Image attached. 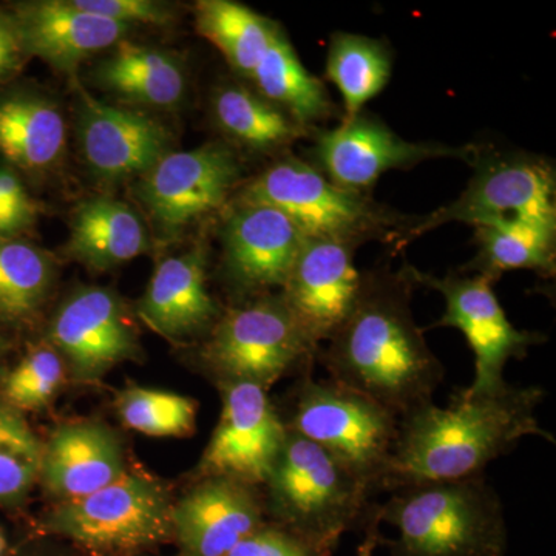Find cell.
<instances>
[{"instance_id": "5bb4252c", "label": "cell", "mask_w": 556, "mask_h": 556, "mask_svg": "<svg viewBox=\"0 0 556 556\" xmlns=\"http://www.w3.org/2000/svg\"><path fill=\"white\" fill-rule=\"evenodd\" d=\"M49 339L78 382H97L110 369L141 354L123 302L101 287L72 292L51 320Z\"/></svg>"}, {"instance_id": "cb8c5ba5", "label": "cell", "mask_w": 556, "mask_h": 556, "mask_svg": "<svg viewBox=\"0 0 556 556\" xmlns=\"http://www.w3.org/2000/svg\"><path fill=\"white\" fill-rule=\"evenodd\" d=\"M67 144L60 108L39 94L17 93L0 100V155L27 172L53 169Z\"/></svg>"}, {"instance_id": "7c38bea8", "label": "cell", "mask_w": 556, "mask_h": 556, "mask_svg": "<svg viewBox=\"0 0 556 556\" xmlns=\"http://www.w3.org/2000/svg\"><path fill=\"white\" fill-rule=\"evenodd\" d=\"M477 152L478 146L452 148L438 142L408 141L382 121L362 112L317 135L311 164L339 188L368 195V190L387 172L438 159L471 161Z\"/></svg>"}, {"instance_id": "ac0fdd59", "label": "cell", "mask_w": 556, "mask_h": 556, "mask_svg": "<svg viewBox=\"0 0 556 556\" xmlns=\"http://www.w3.org/2000/svg\"><path fill=\"white\" fill-rule=\"evenodd\" d=\"M258 486L203 478L172 508V527L190 556H226L266 522Z\"/></svg>"}, {"instance_id": "f1b7e54d", "label": "cell", "mask_w": 556, "mask_h": 556, "mask_svg": "<svg viewBox=\"0 0 556 556\" xmlns=\"http://www.w3.org/2000/svg\"><path fill=\"white\" fill-rule=\"evenodd\" d=\"M276 24L232 0H201L195 5L197 31L247 79L268 49Z\"/></svg>"}, {"instance_id": "9a60e30c", "label": "cell", "mask_w": 556, "mask_h": 556, "mask_svg": "<svg viewBox=\"0 0 556 556\" xmlns=\"http://www.w3.org/2000/svg\"><path fill=\"white\" fill-rule=\"evenodd\" d=\"M76 91L80 153L94 178L119 182L142 177L172 152L174 137L160 121L102 102L80 86Z\"/></svg>"}, {"instance_id": "5b68a950", "label": "cell", "mask_w": 556, "mask_h": 556, "mask_svg": "<svg viewBox=\"0 0 556 556\" xmlns=\"http://www.w3.org/2000/svg\"><path fill=\"white\" fill-rule=\"evenodd\" d=\"M285 426L336 457L375 495L383 492L399 417L378 402L308 371L300 378Z\"/></svg>"}, {"instance_id": "52a82bcc", "label": "cell", "mask_w": 556, "mask_h": 556, "mask_svg": "<svg viewBox=\"0 0 556 556\" xmlns=\"http://www.w3.org/2000/svg\"><path fill=\"white\" fill-rule=\"evenodd\" d=\"M318 350L278 292L223 313L201 348V361L219 386L249 382L269 390L291 372L313 371Z\"/></svg>"}, {"instance_id": "4fadbf2b", "label": "cell", "mask_w": 556, "mask_h": 556, "mask_svg": "<svg viewBox=\"0 0 556 556\" xmlns=\"http://www.w3.org/2000/svg\"><path fill=\"white\" fill-rule=\"evenodd\" d=\"M222 415L199 471L201 478H229L263 486L287 442L288 428L268 390L249 382L219 386Z\"/></svg>"}, {"instance_id": "d4e9b609", "label": "cell", "mask_w": 556, "mask_h": 556, "mask_svg": "<svg viewBox=\"0 0 556 556\" xmlns=\"http://www.w3.org/2000/svg\"><path fill=\"white\" fill-rule=\"evenodd\" d=\"M249 79L265 100L306 129L338 113L325 84L300 62L287 33L278 24L270 35L268 49Z\"/></svg>"}, {"instance_id": "60d3db41", "label": "cell", "mask_w": 556, "mask_h": 556, "mask_svg": "<svg viewBox=\"0 0 556 556\" xmlns=\"http://www.w3.org/2000/svg\"><path fill=\"white\" fill-rule=\"evenodd\" d=\"M3 378H5V371H3L2 368H0V382H2Z\"/></svg>"}, {"instance_id": "74e56055", "label": "cell", "mask_w": 556, "mask_h": 556, "mask_svg": "<svg viewBox=\"0 0 556 556\" xmlns=\"http://www.w3.org/2000/svg\"><path fill=\"white\" fill-rule=\"evenodd\" d=\"M379 526L378 510H376L375 517L369 519L368 525L364 527L365 538L361 546L357 547V556H372L376 548L382 546L386 536L380 532Z\"/></svg>"}, {"instance_id": "44dd1931", "label": "cell", "mask_w": 556, "mask_h": 556, "mask_svg": "<svg viewBox=\"0 0 556 556\" xmlns=\"http://www.w3.org/2000/svg\"><path fill=\"white\" fill-rule=\"evenodd\" d=\"M126 471L118 437L104 424L78 420L58 427L43 444L39 481L62 503L90 495Z\"/></svg>"}, {"instance_id": "9c48e42d", "label": "cell", "mask_w": 556, "mask_h": 556, "mask_svg": "<svg viewBox=\"0 0 556 556\" xmlns=\"http://www.w3.org/2000/svg\"><path fill=\"white\" fill-rule=\"evenodd\" d=\"M470 163L475 175L459 199L426 217L408 219L394 237L397 251L447 223H467L473 228L517 219L556 223V178L551 161L478 148Z\"/></svg>"}, {"instance_id": "8992f818", "label": "cell", "mask_w": 556, "mask_h": 556, "mask_svg": "<svg viewBox=\"0 0 556 556\" xmlns=\"http://www.w3.org/2000/svg\"><path fill=\"white\" fill-rule=\"evenodd\" d=\"M240 201L266 204L287 215L305 237L361 244L394 240L408 218L350 192L325 177L309 161L288 156L244 186Z\"/></svg>"}, {"instance_id": "603a6c76", "label": "cell", "mask_w": 556, "mask_h": 556, "mask_svg": "<svg viewBox=\"0 0 556 556\" xmlns=\"http://www.w3.org/2000/svg\"><path fill=\"white\" fill-rule=\"evenodd\" d=\"M102 89L130 104L174 109L185 100L186 73L174 54L121 40L94 68Z\"/></svg>"}, {"instance_id": "6da1fadb", "label": "cell", "mask_w": 556, "mask_h": 556, "mask_svg": "<svg viewBox=\"0 0 556 556\" xmlns=\"http://www.w3.org/2000/svg\"><path fill=\"white\" fill-rule=\"evenodd\" d=\"M407 270L362 274L356 302L318 350L329 379L378 402L399 419L433 402L444 367L413 317Z\"/></svg>"}, {"instance_id": "d590c367", "label": "cell", "mask_w": 556, "mask_h": 556, "mask_svg": "<svg viewBox=\"0 0 556 556\" xmlns=\"http://www.w3.org/2000/svg\"><path fill=\"white\" fill-rule=\"evenodd\" d=\"M0 207L5 217L10 239L22 230L30 228L35 223V203L21 179L10 169H0Z\"/></svg>"}, {"instance_id": "d6a6232c", "label": "cell", "mask_w": 556, "mask_h": 556, "mask_svg": "<svg viewBox=\"0 0 556 556\" xmlns=\"http://www.w3.org/2000/svg\"><path fill=\"white\" fill-rule=\"evenodd\" d=\"M64 380V358L51 345L38 346L5 375L3 399L17 412H38L50 404Z\"/></svg>"}, {"instance_id": "e575fe53", "label": "cell", "mask_w": 556, "mask_h": 556, "mask_svg": "<svg viewBox=\"0 0 556 556\" xmlns=\"http://www.w3.org/2000/svg\"><path fill=\"white\" fill-rule=\"evenodd\" d=\"M75 3L89 13L127 27H134L135 24L169 25L175 21L172 7L155 0H75Z\"/></svg>"}, {"instance_id": "f35d334b", "label": "cell", "mask_w": 556, "mask_h": 556, "mask_svg": "<svg viewBox=\"0 0 556 556\" xmlns=\"http://www.w3.org/2000/svg\"><path fill=\"white\" fill-rule=\"evenodd\" d=\"M0 237H7V239H10L9 229H7L5 217H3L2 207H0Z\"/></svg>"}, {"instance_id": "ba28073f", "label": "cell", "mask_w": 556, "mask_h": 556, "mask_svg": "<svg viewBox=\"0 0 556 556\" xmlns=\"http://www.w3.org/2000/svg\"><path fill=\"white\" fill-rule=\"evenodd\" d=\"M172 508L159 482L126 471L90 495L62 501L42 529L93 556H129L174 536Z\"/></svg>"}, {"instance_id": "836d02e7", "label": "cell", "mask_w": 556, "mask_h": 556, "mask_svg": "<svg viewBox=\"0 0 556 556\" xmlns=\"http://www.w3.org/2000/svg\"><path fill=\"white\" fill-rule=\"evenodd\" d=\"M226 556H331L302 536L266 521Z\"/></svg>"}, {"instance_id": "83f0119b", "label": "cell", "mask_w": 556, "mask_h": 556, "mask_svg": "<svg viewBox=\"0 0 556 556\" xmlns=\"http://www.w3.org/2000/svg\"><path fill=\"white\" fill-rule=\"evenodd\" d=\"M391 73L393 53L383 40L342 31L329 40L327 78L342 94V119L364 112L365 105L386 89Z\"/></svg>"}, {"instance_id": "7a4b0ae2", "label": "cell", "mask_w": 556, "mask_h": 556, "mask_svg": "<svg viewBox=\"0 0 556 556\" xmlns=\"http://www.w3.org/2000/svg\"><path fill=\"white\" fill-rule=\"evenodd\" d=\"M544 396V388L507 383L490 396L450 399L447 408L430 402L413 409L399 419L383 492L484 477L485 467L522 438L540 437L555 444L536 417Z\"/></svg>"}, {"instance_id": "4316f807", "label": "cell", "mask_w": 556, "mask_h": 556, "mask_svg": "<svg viewBox=\"0 0 556 556\" xmlns=\"http://www.w3.org/2000/svg\"><path fill=\"white\" fill-rule=\"evenodd\" d=\"M212 112L226 137L258 152L285 148L311 130L241 84L219 87L212 98Z\"/></svg>"}, {"instance_id": "1f68e13d", "label": "cell", "mask_w": 556, "mask_h": 556, "mask_svg": "<svg viewBox=\"0 0 556 556\" xmlns=\"http://www.w3.org/2000/svg\"><path fill=\"white\" fill-rule=\"evenodd\" d=\"M124 426L156 438H185L195 431L199 402L169 391L129 388L116 401Z\"/></svg>"}, {"instance_id": "8fae6325", "label": "cell", "mask_w": 556, "mask_h": 556, "mask_svg": "<svg viewBox=\"0 0 556 556\" xmlns=\"http://www.w3.org/2000/svg\"><path fill=\"white\" fill-rule=\"evenodd\" d=\"M240 161L223 142L172 150L139 177L138 200L161 239H175L186 228L225 206L239 185Z\"/></svg>"}, {"instance_id": "3957f363", "label": "cell", "mask_w": 556, "mask_h": 556, "mask_svg": "<svg viewBox=\"0 0 556 556\" xmlns=\"http://www.w3.org/2000/svg\"><path fill=\"white\" fill-rule=\"evenodd\" d=\"M390 556H506L508 533L501 497L484 477L427 482L391 492L379 504Z\"/></svg>"}, {"instance_id": "4dcf8cb0", "label": "cell", "mask_w": 556, "mask_h": 556, "mask_svg": "<svg viewBox=\"0 0 556 556\" xmlns=\"http://www.w3.org/2000/svg\"><path fill=\"white\" fill-rule=\"evenodd\" d=\"M43 442L22 413L0 404V506L16 507L39 481Z\"/></svg>"}, {"instance_id": "2e32d148", "label": "cell", "mask_w": 556, "mask_h": 556, "mask_svg": "<svg viewBox=\"0 0 556 556\" xmlns=\"http://www.w3.org/2000/svg\"><path fill=\"white\" fill-rule=\"evenodd\" d=\"M356 244L305 237L281 298L314 345L328 342L358 295L362 273L354 263Z\"/></svg>"}, {"instance_id": "ab89813d", "label": "cell", "mask_w": 556, "mask_h": 556, "mask_svg": "<svg viewBox=\"0 0 556 556\" xmlns=\"http://www.w3.org/2000/svg\"><path fill=\"white\" fill-rule=\"evenodd\" d=\"M7 540L3 536L2 530H0V556H2L3 552H5Z\"/></svg>"}, {"instance_id": "277c9868", "label": "cell", "mask_w": 556, "mask_h": 556, "mask_svg": "<svg viewBox=\"0 0 556 556\" xmlns=\"http://www.w3.org/2000/svg\"><path fill=\"white\" fill-rule=\"evenodd\" d=\"M266 514L274 525L334 554L351 530L375 517V493L336 457L308 439L288 430L287 442L266 482Z\"/></svg>"}, {"instance_id": "8d00e7d4", "label": "cell", "mask_w": 556, "mask_h": 556, "mask_svg": "<svg viewBox=\"0 0 556 556\" xmlns=\"http://www.w3.org/2000/svg\"><path fill=\"white\" fill-rule=\"evenodd\" d=\"M22 50L16 25L11 17L0 16V76L7 75L20 65Z\"/></svg>"}, {"instance_id": "ffe728a7", "label": "cell", "mask_w": 556, "mask_h": 556, "mask_svg": "<svg viewBox=\"0 0 556 556\" xmlns=\"http://www.w3.org/2000/svg\"><path fill=\"white\" fill-rule=\"evenodd\" d=\"M138 314L150 329L172 342L208 334L223 313L207 289V251L203 244L161 260Z\"/></svg>"}, {"instance_id": "484cf974", "label": "cell", "mask_w": 556, "mask_h": 556, "mask_svg": "<svg viewBox=\"0 0 556 556\" xmlns=\"http://www.w3.org/2000/svg\"><path fill=\"white\" fill-rule=\"evenodd\" d=\"M473 229L478 255L460 273L481 274L493 283L508 270L555 276L556 223L517 219Z\"/></svg>"}, {"instance_id": "d6986e66", "label": "cell", "mask_w": 556, "mask_h": 556, "mask_svg": "<svg viewBox=\"0 0 556 556\" xmlns=\"http://www.w3.org/2000/svg\"><path fill=\"white\" fill-rule=\"evenodd\" d=\"M11 20L24 54L39 58L65 75H73L93 54L118 46L131 30L80 9L75 0L24 3Z\"/></svg>"}, {"instance_id": "e0dca14e", "label": "cell", "mask_w": 556, "mask_h": 556, "mask_svg": "<svg viewBox=\"0 0 556 556\" xmlns=\"http://www.w3.org/2000/svg\"><path fill=\"white\" fill-rule=\"evenodd\" d=\"M223 266L243 294L283 288L305 236L277 208L240 201L223 225Z\"/></svg>"}, {"instance_id": "30bf717a", "label": "cell", "mask_w": 556, "mask_h": 556, "mask_svg": "<svg viewBox=\"0 0 556 556\" xmlns=\"http://www.w3.org/2000/svg\"><path fill=\"white\" fill-rule=\"evenodd\" d=\"M413 285L434 289L445 300V313L434 328H456L466 336L475 354L473 382L460 388L452 399L490 396L506 388L504 369L508 361H521L530 348L546 342L540 332L518 329L493 291V281L481 276L448 273L445 277L405 266Z\"/></svg>"}, {"instance_id": "7402d4cb", "label": "cell", "mask_w": 556, "mask_h": 556, "mask_svg": "<svg viewBox=\"0 0 556 556\" xmlns=\"http://www.w3.org/2000/svg\"><path fill=\"white\" fill-rule=\"evenodd\" d=\"M148 228L123 201L94 197L80 201L72 214L68 257L91 270L118 268L149 251Z\"/></svg>"}, {"instance_id": "f546056e", "label": "cell", "mask_w": 556, "mask_h": 556, "mask_svg": "<svg viewBox=\"0 0 556 556\" xmlns=\"http://www.w3.org/2000/svg\"><path fill=\"white\" fill-rule=\"evenodd\" d=\"M54 280L53 260L30 243L0 237V317L27 320L43 305Z\"/></svg>"}]
</instances>
